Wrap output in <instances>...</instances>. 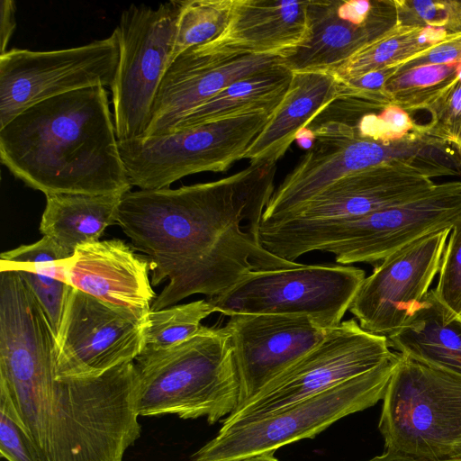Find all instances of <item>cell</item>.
<instances>
[{
	"label": "cell",
	"mask_w": 461,
	"mask_h": 461,
	"mask_svg": "<svg viewBox=\"0 0 461 461\" xmlns=\"http://www.w3.org/2000/svg\"><path fill=\"white\" fill-rule=\"evenodd\" d=\"M276 171V163H253L219 180L122 196L117 223L149 259L151 285L168 281L151 311L193 294L221 295L252 271L301 265L261 244Z\"/></svg>",
	"instance_id": "6da1fadb"
},
{
	"label": "cell",
	"mask_w": 461,
	"mask_h": 461,
	"mask_svg": "<svg viewBox=\"0 0 461 461\" xmlns=\"http://www.w3.org/2000/svg\"><path fill=\"white\" fill-rule=\"evenodd\" d=\"M134 361L95 377L56 375L55 348L19 342L0 357L10 402L39 461H122L140 436Z\"/></svg>",
	"instance_id": "7a4b0ae2"
},
{
	"label": "cell",
	"mask_w": 461,
	"mask_h": 461,
	"mask_svg": "<svg viewBox=\"0 0 461 461\" xmlns=\"http://www.w3.org/2000/svg\"><path fill=\"white\" fill-rule=\"evenodd\" d=\"M0 159L45 195H122L132 187L107 91L100 86L46 99L20 113L0 128Z\"/></svg>",
	"instance_id": "3957f363"
},
{
	"label": "cell",
	"mask_w": 461,
	"mask_h": 461,
	"mask_svg": "<svg viewBox=\"0 0 461 461\" xmlns=\"http://www.w3.org/2000/svg\"><path fill=\"white\" fill-rule=\"evenodd\" d=\"M461 221V180L437 184L427 194L370 213L336 221L262 222L268 252L295 262L312 251L329 252L339 265L375 263L410 243Z\"/></svg>",
	"instance_id": "277c9868"
},
{
	"label": "cell",
	"mask_w": 461,
	"mask_h": 461,
	"mask_svg": "<svg viewBox=\"0 0 461 461\" xmlns=\"http://www.w3.org/2000/svg\"><path fill=\"white\" fill-rule=\"evenodd\" d=\"M310 125L313 142L274 190L263 221L293 210L338 179L369 167L404 163L437 177L451 176L456 166V149L421 128L402 140L383 142L362 137L351 121L321 113Z\"/></svg>",
	"instance_id": "5b68a950"
},
{
	"label": "cell",
	"mask_w": 461,
	"mask_h": 461,
	"mask_svg": "<svg viewBox=\"0 0 461 461\" xmlns=\"http://www.w3.org/2000/svg\"><path fill=\"white\" fill-rule=\"evenodd\" d=\"M134 363L140 416L175 414L214 424L239 405L240 379L225 327L203 325L179 346L138 356Z\"/></svg>",
	"instance_id": "8992f818"
},
{
	"label": "cell",
	"mask_w": 461,
	"mask_h": 461,
	"mask_svg": "<svg viewBox=\"0 0 461 461\" xmlns=\"http://www.w3.org/2000/svg\"><path fill=\"white\" fill-rule=\"evenodd\" d=\"M378 429L384 451L420 460H461V375L400 353Z\"/></svg>",
	"instance_id": "52a82bcc"
},
{
	"label": "cell",
	"mask_w": 461,
	"mask_h": 461,
	"mask_svg": "<svg viewBox=\"0 0 461 461\" xmlns=\"http://www.w3.org/2000/svg\"><path fill=\"white\" fill-rule=\"evenodd\" d=\"M400 353L375 368L268 415L221 426L194 461H231L312 438L337 420L383 400Z\"/></svg>",
	"instance_id": "ba28073f"
},
{
	"label": "cell",
	"mask_w": 461,
	"mask_h": 461,
	"mask_svg": "<svg viewBox=\"0 0 461 461\" xmlns=\"http://www.w3.org/2000/svg\"><path fill=\"white\" fill-rule=\"evenodd\" d=\"M272 114L247 113L159 136L119 141L130 183L154 190L169 187L189 175L224 172L243 158Z\"/></svg>",
	"instance_id": "9c48e42d"
},
{
	"label": "cell",
	"mask_w": 461,
	"mask_h": 461,
	"mask_svg": "<svg viewBox=\"0 0 461 461\" xmlns=\"http://www.w3.org/2000/svg\"><path fill=\"white\" fill-rule=\"evenodd\" d=\"M366 278L344 265H304L249 273L226 293L207 298L216 312L306 315L321 327L339 325Z\"/></svg>",
	"instance_id": "30bf717a"
},
{
	"label": "cell",
	"mask_w": 461,
	"mask_h": 461,
	"mask_svg": "<svg viewBox=\"0 0 461 461\" xmlns=\"http://www.w3.org/2000/svg\"><path fill=\"white\" fill-rule=\"evenodd\" d=\"M179 0L157 8L131 5L115 28L120 58L111 87L118 141L143 138L155 98L171 64Z\"/></svg>",
	"instance_id": "8fae6325"
},
{
	"label": "cell",
	"mask_w": 461,
	"mask_h": 461,
	"mask_svg": "<svg viewBox=\"0 0 461 461\" xmlns=\"http://www.w3.org/2000/svg\"><path fill=\"white\" fill-rule=\"evenodd\" d=\"M393 355L385 336L342 321L324 339L258 393L241 403L222 426L260 418L364 374Z\"/></svg>",
	"instance_id": "7c38bea8"
},
{
	"label": "cell",
	"mask_w": 461,
	"mask_h": 461,
	"mask_svg": "<svg viewBox=\"0 0 461 461\" xmlns=\"http://www.w3.org/2000/svg\"><path fill=\"white\" fill-rule=\"evenodd\" d=\"M119 58L115 29L104 39L74 48H14L1 54L0 128L46 99L92 86L112 87Z\"/></svg>",
	"instance_id": "4fadbf2b"
},
{
	"label": "cell",
	"mask_w": 461,
	"mask_h": 461,
	"mask_svg": "<svg viewBox=\"0 0 461 461\" xmlns=\"http://www.w3.org/2000/svg\"><path fill=\"white\" fill-rule=\"evenodd\" d=\"M144 322L71 287L55 336L56 375L95 377L134 361Z\"/></svg>",
	"instance_id": "5bb4252c"
},
{
	"label": "cell",
	"mask_w": 461,
	"mask_h": 461,
	"mask_svg": "<svg viewBox=\"0 0 461 461\" xmlns=\"http://www.w3.org/2000/svg\"><path fill=\"white\" fill-rule=\"evenodd\" d=\"M451 230L429 233L395 251L364 279L348 309L364 330L387 337L403 326L438 274Z\"/></svg>",
	"instance_id": "9a60e30c"
},
{
	"label": "cell",
	"mask_w": 461,
	"mask_h": 461,
	"mask_svg": "<svg viewBox=\"0 0 461 461\" xmlns=\"http://www.w3.org/2000/svg\"><path fill=\"white\" fill-rule=\"evenodd\" d=\"M224 327L240 379L239 405L316 347L329 330L309 316L277 313L232 314Z\"/></svg>",
	"instance_id": "2e32d148"
},
{
	"label": "cell",
	"mask_w": 461,
	"mask_h": 461,
	"mask_svg": "<svg viewBox=\"0 0 461 461\" xmlns=\"http://www.w3.org/2000/svg\"><path fill=\"white\" fill-rule=\"evenodd\" d=\"M310 35L285 65L293 72L334 71L397 24L391 0H308Z\"/></svg>",
	"instance_id": "e0dca14e"
},
{
	"label": "cell",
	"mask_w": 461,
	"mask_h": 461,
	"mask_svg": "<svg viewBox=\"0 0 461 461\" xmlns=\"http://www.w3.org/2000/svg\"><path fill=\"white\" fill-rule=\"evenodd\" d=\"M429 172L389 163L347 175L285 214L279 221H324L362 216L414 200L435 187Z\"/></svg>",
	"instance_id": "ac0fdd59"
},
{
	"label": "cell",
	"mask_w": 461,
	"mask_h": 461,
	"mask_svg": "<svg viewBox=\"0 0 461 461\" xmlns=\"http://www.w3.org/2000/svg\"><path fill=\"white\" fill-rule=\"evenodd\" d=\"M284 62L273 56H212L194 48L180 54L167 68L143 138L167 133L182 117L234 83L261 69Z\"/></svg>",
	"instance_id": "d6986e66"
},
{
	"label": "cell",
	"mask_w": 461,
	"mask_h": 461,
	"mask_svg": "<svg viewBox=\"0 0 461 461\" xmlns=\"http://www.w3.org/2000/svg\"><path fill=\"white\" fill-rule=\"evenodd\" d=\"M149 262L124 241L113 239L79 246L68 260V283L110 307L145 321L155 293Z\"/></svg>",
	"instance_id": "ffe728a7"
},
{
	"label": "cell",
	"mask_w": 461,
	"mask_h": 461,
	"mask_svg": "<svg viewBox=\"0 0 461 461\" xmlns=\"http://www.w3.org/2000/svg\"><path fill=\"white\" fill-rule=\"evenodd\" d=\"M308 0H234L224 30L194 47L212 56H273L285 59L308 39Z\"/></svg>",
	"instance_id": "44dd1931"
},
{
	"label": "cell",
	"mask_w": 461,
	"mask_h": 461,
	"mask_svg": "<svg viewBox=\"0 0 461 461\" xmlns=\"http://www.w3.org/2000/svg\"><path fill=\"white\" fill-rule=\"evenodd\" d=\"M339 80L330 70L294 71L269 121L247 149L250 164L276 163L302 131L339 97Z\"/></svg>",
	"instance_id": "7402d4cb"
},
{
	"label": "cell",
	"mask_w": 461,
	"mask_h": 461,
	"mask_svg": "<svg viewBox=\"0 0 461 461\" xmlns=\"http://www.w3.org/2000/svg\"><path fill=\"white\" fill-rule=\"evenodd\" d=\"M386 338L390 348L396 352L461 375V318L446 317L433 289L403 326Z\"/></svg>",
	"instance_id": "603a6c76"
},
{
	"label": "cell",
	"mask_w": 461,
	"mask_h": 461,
	"mask_svg": "<svg viewBox=\"0 0 461 461\" xmlns=\"http://www.w3.org/2000/svg\"><path fill=\"white\" fill-rule=\"evenodd\" d=\"M72 256L47 236L0 255V269L17 272L42 308L55 336L71 288L68 265Z\"/></svg>",
	"instance_id": "cb8c5ba5"
},
{
	"label": "cell",
	"mask_w": 461,
	"mask_h": 461,
	"mask_svg": "<svg viewBox=\"0 0 461 461\" xmlns=\"http://www.w3.org/2000/svg\"><path fill=\"white\" fill-rule=\"evenodd\" d=\"M122 195H46L40 231L73 255L77 248L98 241L107 227L118 224V207Z\"/></svg>",
	"instance_id": "d4e9b609"
},
{
	"label": "cell",
	"mask_w": 461,
	"mask_h": 461,
	"mask_svg": "<svg viewBox=\"0 0 461 461\" xmlns=\"http://www.w3.org/2000/svg\"><path fill=\"white\" fill-rule=\"evenodd\" d=\"M292 77L293 71L283 62L240 78L190 111L167 133L247 113H273L282 102Z\"/></svg>",
	"instance_id": "484cf974"
},
{
	"label": "cell",
	"mask_w": 461,
	"mask_h": 461,
	"mask_svg": "<svg viewBox=\"0 0 461 461\" xmlns=\"http://www.w3.org/2000/svg\"><path fill=\"white\" fill-rule=\"evenodd\" d=\"M447 35L440 28L397 23L332 72L339 80H347L372 70L400 65L429 50Z\"/></svg>",
	"instance_id": "4316f807"
},
{
	"label": "cell",
	"mask_w": 461,
	"mask_h": 461,
	"mask_svg": "<svg viewBox=\"0 0 461 461\" xmlns=\"http://www.w3.org/2000/svg\"><path fill=\"white\" fill-rule=\"evenodd\" d=\"M216 312L207 299L172 305L147 315L142 348L139 356H149L171 349L194 337L202 321Z\"/></svg>",
	"instance_id": "83f0119b"
},
{
	"label": "cell",
	"mask_w": 461,
	"mask_h": 461,
	"mask_svg": "<svg viewBox=\"0 0 461 461\" xmlns=\"http://www.w3.org/2000/svg\"><path fill=\"white\" fill-rule=\"evenodd\" d=\"M458 75V62L421 65L396 73L384 86L391 104L411 113L425 111Z\"/></svg>",
	"instance_id": "f1b7e54d"
},
{
	"label": "cell",
	"mask_w": 461,
	"mask_h": 461,
	"mask_svg": "<svg viewBox=\"0 0 461 461\" xmlns=\"http://www.w3.org/2000/svg\"><path fill=\"white\" fill-rule=\"evenodd\" d=\"M233 3L234 0H179L171 63L183 52L217 37L227 25Z\"/></svg>",
	"instance_id": "f546056e"
},
{
	"label": "cell",
	"mask_w": 461,
	"mask_h": 461,
	"mask_svg": "<svg viewBox=\"0 0 461 461\" xmlns=\"http://www.w3.org/2000/svg\"><path fill=\"white\" fill-rule=\"evenodd\" d=\"M397 23L407 26H431L448 34L461 32V1L394 0Z\"/></svg>",
	"instance_id": "4dcf8cb0"
},
{
	"label": "cell",
	"mask_w": 461,
	"mask_h": 461,
	"mask_svg": "<svg viewBox=\"0 0 461 461\" xmlns=\"http://www.w3.org/2000/svg\"><path fill=\"white\" fill-rule=\"evenodd\" d=\"M433 292L448 320L461 318V221L448 235Z\"/></svg>",
	"instance_id": "1f68e13d"
},
{
	"label": "cell",
	"mask_w": 461,
	"mask_h": 461,
	"mask_svg": "<svg viewBox=\"0 0 461 461\" xmlns=\"http://www.w3.org/2000/svg\"><path fill=\"white\" fill-rule=\"evenodd\" d=\"M425 111L430 115L429 122L421 124L425 132L452 145L461 153V80L458 77Z\"/></svg>",
	"instance_id": "d6a6232c"
},
{
	"label": "cell",
	"mask_w": 461,
	"mask_h": 461,
	"mask_svg": "<svg viewBox=\"0 0 461 461\" xmlns=\"http://www.w3.org/2000/svg\"><path fill=\"white\" fill-rule=\"evenodd\" d=\"M354 123L362 137L383 142L402 140L420 127L409 113L395 104L385 106L378 113L367 112Z\"/></svg>",
	"instance_id": "836d02e7"
},
{
	"label": "cell",
	"mask_w": 461,
	"mask_h": 461,
	"mask_svg": "<svg viewBox=\"0 0 461 461\" xmlns=\"http://www.w3.org/2000/svg\"><path fill=\"white\" fill-rule=\"evenodd\" d=\"M0 454L7 461H39L8 400L0 396Z\"/></svg>",
	"instance_id": "e575fe53"
},
{
	"label": "cell",
	"mask_w": 461,
	"mask_h": 461,
	"mask_svg": "<svg viewBox=\"0 0 461 461\" xmlns=\"http://www.w3.org/2000/svg\"><path fill=\"white\" fill-rule=\"evenodd\" d=\"M461 59V32L448 34L444 40L420 54L397 65L398 72L429 64H450ZM397 72V73H398Z\"/></svg>",
	"instance_id": "d590c367"
},
{
	"label": "cell",
	"mask_w": 461,
	"mask_h": 461,
	"mask_svg": "<svg viewBox=\"0 0 461 461\" xmlns=\"http://www.w3.org/2000/svg\"><path fill=\"white\" fill-rule=\"evenodd\" d=\"M15 2L1 0L0 2V55L7 51L6 48L16 27Z\"/></svg>",
	"instance_id": "8d00e7d4"
},
{
	"label": "cell",
	"mask_w": 461,
	"mask_h": 461,
	"mask_svg": "<svg viewBox=\"0 0 461 461\" xmlns=\"http://www.w3.org/2000/svg\"><path fill=\"white\" fill-rule=\"evenodd\" d=\"M366 461H430V460H420L412 458L407 456L384 451L382 455L376 456ZM432 461H461L458 459H443V460H432Z\"/></svg>",
	"instance_id": "74e56055"
},
{
	"label": "cell",
	"mask_w": 461,
	"mask_h": 461,
	"mask_svg": "<svg viewBox=\"0 0 461 461\" xmlns=\"http://www.w3.org/2000/svg\"><path fill=\"white\" fill-rule=\"evenodd\" d=\"M231 461H279L274 454L267 453Z\"/></svg>",
	"instance_id": "f35d334b"
}]
</instances>
